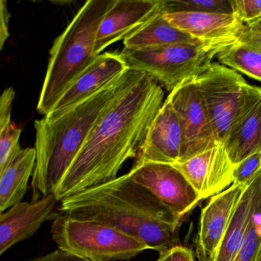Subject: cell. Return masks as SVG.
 Returning a JSON list of instances; mask_svg holds the SVG:
<instances>
[{"label": "cell", "mask_w": 261, "mask_h": 261, "mask_svg": "<svg viewBox=\"0 0 261 261\" xmlns=\"http://www.w3.org/2000/svg\"><path fill=\"white\" fill-rule=\"evenodd\" d=\"M22 129L12 122L0 129V172H3L19 155L22 149L19 144Z\"/></svg>", "instance_id": "cell-24"}, {"label": "cell", "mask_w": 261, "mask_h": 261, "mask_svg": "<svg viewBox=\"0 0 261 261\" xmlns=\"http://www.w3.org/2000/svg\"><path fill=\"white\" fill-rule=\"evenodd\" d=\"M156 261H195V258L191 249L177 245L160 253Z\"/></svg>", "instance_id": "cell-29"}, {"label": "cell", "mask_w": 261, "mask_h": 261, "mask_svg": "<svg viewBox=\"0 0 261 261\" xmlns=\"http://www.w3.org/2000/svg\"><path fill=\"white\" fill-rule=\"evenodd\" d=\"M247 186L232 184L210 198L201 210L196 241L200 261H215L238 202Z\"/></svg>", "instance_id": "cell-10"}, {"label": "cell", "mask_w": 261, "mask_h": 261, "mask_svg": "<svg viewBox=\"0 0 261 261\" xmlns=\"http://www.w3.org/2000/svg\"><path fill=\"white\" fill-rule=\"evenodd\" d=\"M261 172V152L253 154L234 166L233 184L247 186Z\"/></svg>", "instance_id": "cell-25"}, {"label": "cell", "mask_w": 261, "mask_h": 261, "mask_svg": "<svg viewBox=\"0 0 261 261\" xmlns=\"http://www.w3.org/2000/svg\"><path fill=\"white\" fill-rule=\"evenodd\" d=\"M184 32L172 27L163 17V13L123 41L125 48L133 50L160 48L177 44L195 42Z\"/></svg>", "instance_id": "cell-20"}, {"label": "cell", "mask_w": 261, "mask_h": 261, "mask_svg": "<svg viewBox=\"0 0 261 261\" xmlns=\"http://www.w3.org/2000/svg\"><path fill=\"white\" fill-rule=\"evenodd\" d=\"M127 70L114 83L55 120H36V163L32 180L33 201L53 193L85 144L97 119L132 76Z\"/></svg>", "instance_id": "cell-3"}, {"label": "cell", "mask_w": 261, "mask_h": 261, "mask_svg": "<svg viewBox=\"0 0 261 261\" xmlns=\"http://www.w3.org/2000/svg\"><path fill=\"white\" fill-rule=\"evenodd\" d=\"M59 212L76 219L114 227L163 253L180 245L182 217L124 174L61 201Z\"/></svg>", "instance_id": "cell-2"}, {"label": "cell", "mask_w": 261, "mask_h": 261, "mask_svg": "<svg viewBox=\"0 0 261 261\" xmlns=\"http://www.w3.org/2000/svg\"><path fill=\"white\" fill-rule=\"evenodd\" d=\"M162 4L163 0H116L99 27L96 56L110 45L124 41L161 14Z\"/></svg>", "instance_id": "cell-11"}, {"label": "cell", "mask_w": 261, "mask_h": 261, "mask_svg": "<svg viewBox=\"0 0 261 261\" xmlns=\"http://www.w3.org/2000/svg\"><path fill=\"white\" fill-rule=\"evenodd\" d=\"M128 69L120 54L105 53L65 91L51 111L45 116L55 120L77 103L87 100L120 79Z\"/></svg>", "instance_id": "cell-12"}, {"label": "cell", "mask_w": 261, "mask_h": 261, "mask_svg": "<svg viewBox=\"0 0 261 261\" xmlns=\"http://www.w3.org/2000/svg\"><path fill=\"white\" fill-rule=\"evenodd\" d=\"M232 13L243 24L261 18V0H230Z\"/></svg>", "instance_id": "cell-26"}, {"label": "cell", "mask_w": 261, "mask_h": 261, "mask_svg": "<svg viewBox=\"0 0 261 261\" xmlns=\"http://www.w3.org/2000/svg\"><path fill=\"white\" fill-rule=\"evenodd\" d=\"M58 202L54 194L50 193L37 201H21L0 214V254L31 238L45 221L55 219Z\"/></svg>", "instance_id": "cell-14"}, {"label": "cell", "mask_w": 261, "mask_h": 261, "mask_svg": "<svg viewBox=\"0 0 261 261\" xmlns=\"http://www.w3.org/2000/svg\"><path fill=\"white\" fill-rule=\"evenodd\" d=\"M261 195V172L247 186L235 209L215 261H234L241 250L253 207Z\"/></svg>", "instance_id": "cell-18"}, {"label": "cell", "mask_w": 261, "mask_h": 261, "mask_svg": "<svg viewBox=\"0 0 261 261\" xmlns=\"http://www.w3.org/2000/svg\"><path fill=\"white\" fill-rule=\"evenodd\" d=\"M196 82L217 142L222 144L235 120L260 97L261 88L249 85L238 71L218 63L211 64Z\"/></svg>", "instance_id": "cell-7"}, {"label": "cell", "mask_w": 261, "mask_h": 261, "mask_svg": "<svg viewBox=\"0 0 261 261\" xmlns=\"http://www.w3.org/2000/svg\"><path fill=\"white\" fill-rule=\"evenodd\" d=\"M30 261H92L82 256L73 254L69 252L58 248L51 253L39 256Z\"/></svg>", "instance_id": "cell-31"}, {"label": "cell", "mask_w": 261, "mask_h": 261, "mask_svg": "<svg viewBox=\"0 0 261 261\" xmlns=\"http://www.w3.org/2000/svg\"><path fill=\"white\" fill-rule=\"evenodd\" d=\"M116 0H88L55 40L37 111L46 116L65 91L91 65L99 27Z\"/></svg>", "instance_id": "cell-4"}, {"label": "cell", "mask_w": 261, "mask_h": 261, "mask_svg": "<svg viewBox=\"0 0 261 261\" xmlns=\"http://www.w3.org/2000/svg\"><path fill=\"white\" fill-rule=\"evenodd\" d=\"M129 173L134 181L149 190L174 213L184 218L201 201L186 177L172 165L134 164Z\"/></svg>", "instance_id": "cell-9"}, {"label": "cell", "mask_w": 261, "mask_h": 261, "mask_svg": "<svg viewBox=\"0 0 261 261\" xmlns=\"http://www.w3.org/2000/svg\"><path fill=\"white\" fill-rule=\"evenodd\" d=\"M233 166L261 152V96L241 113L222 143Z\"/></svg>", "instance_id": "cell-17"}, {"label": "cell", "mask_w": 261, "mask_h": 261, "mask_svg": "<svg viewBox=\"0 0 261 261\" xmlns=\"http://www.w3.org/2000/svg\"><path fill=\"white\" fill-rule=\"evenodd\" d=\"M179 12L233 14L230 0H163L162 13Z\"/></svg>", "instance_id": "cell-22"}, {"label": "cell", "mask_w": 261, "mask_h": 261, "mask_svg": "<svg viewBox=\"0 0 261 261\" xmlns=\"http://www.w3.org/2000/svg\"><path fill=\"white\" fill-rule=\"evenodd\" d=\"M238 41L261 50V18L245 24L241 30Z\"/></svg>", "instance_id": "cell-27"}, {"label": "cell", "mask_w": 261, "mask_h": 261, "mask_svg": "<svg viewBox=\"0 0 261 261\" xmlns=\"http://www.w3.org/2000/svg\"><path fill=\"white\" fill-rule=\"evenodd\" d=\"M261 247V195L256 201L241 250L234 261H256Z\"/></svg>", "instance_id": "cell-23"}, {"label": "cell", "mask_w": 261, "mask_h": 261, "mask_svg": "<svg viewBox=\"0 0 261 261\" xmlns=\"http://www.w3.org/2000/svg\"><path fill=\"white\" fill-rule=\"evenodd\" d=\"M10 13L7 7V1H0V49L4 48L6 42L10 36L9 25H10Z\"/></svg>", "instance_id": "cell-30"}, {"label": "cell", "mask_w": 261, "mask_h": 261, "mask_svg": "<svg viewBox=\"0 0 261 261\" xmlns=\"http://www.w3.org/2000/svg\"><path fill=\"white\" fill-rule=\"evenodd\" d=\"M172 166L186 177L201 200L212 198L233 184L234 166L222 144Z\"/></svg>", "instance_id": "cell-13"}, {"label": "cell", "mask_w": 261, "mask_h": 261, "mask_svg": "<svg viewBox=\"0 0 261 261\" xmlns=\"http://www.w3.org/2000/svg\"><path fill=\"white\" fill-rule=\"evenodd\" d=\"M237 40H197L140 50L124 48L119 54L128 69L148 74L172 92L183 82L204 72L213 59Z\"/></svg>", "instance_id": "cell-5"}, {"label": "cell", "mask_w": 261, "mask_h": 261, "mask_svg": "<svg viewBox=\"0 0 261 261\" xmlns=\"http://www.w3.org/2000/svg\"><path fill=\"white\" fill-rule=\"evenodd\" d=\"M179 120L181 131V157L178 163L215 147L217 142L196 77L183 82L167 97Z\"/></svg>", "instance_id": "cell-8"}, {"label": "cell", "mask_w": 261, "mask_h": 261, "mask_svg": "<svg viewBox=\"0 0 261 261\" xmlns=\"http://www.w3.org/2000/svg\"><path fill=\"white\" fill-rule=\"evenodd\" d=\"M58 248L92 261L129 260L149 247L114 227L58 214L51 228Z\"/></svg>", "instance_id": "cell-6"}, {"label": "cell", "mask_w": 261, "mask_h": 261, "mask_svg": "<svg viewBox=\"0 0 261 261\" xmlns=\"http://www.w3.org/2000/svg\"><path fill=\"white\" fill-rule=\"evenodd\" d=\"M256 261H261V247L259 249V253H258L257 257H256Z\"/></svg>", "instance_id": "cell-32"}, {"label": "cell", "mask_w": 261, "mask_h": 261, "mask_svg": "<svg viewBox=\"0 0 261 261\" xmlns=\"http://www.w3.org/2000/svg\"><path fill=\"white\" fill-rule=\"evenodd\" d=\"M163 16L172 27L201 41L238 39L244 25L233 14L179 12Z\"/></svg>", "instance_id": "cell-16"}, {"label": "cell", "mask_w": 261, "mask_h": 261, "mask_svg": "<svg viewBox=\"0 0 261 261\" xmlns=\"http://www.w3.org/2000/svg\"><path fill=\"white\" fill-rule=\"evenodd\" d=\"M164 96L156 81L133 71L126 86L97 119L53 192L56 199L62 201L117 178L125 162L137 158Z\"/></svg>", "instance_id": "cell-1"}, {"label": "cell", "mask_w": 261, "mask_h": 261, "mask_svg": "<svg viewBox=\"0 0 261 261\" xmlns=\"http://www.w3.org/2000/svg\"><path fill=\"white\" fill-rule=\"evenodd\" d=\"M16 96V91L13 87L6 88L0 97V129L13 122L11 119L13 103Z\"/></svg>", "instance_id": "cell-28"}, {"label": "cell", "mask_w": 261, "mask_h": 261, "mask_svg": "<svg viewBox=\"0 0 261 261\" xmlns=\"http://www.w3.org/2000/svg\"><path fill=\"white\" fill-rule=\"evenodd\" d=\"M217 59L221 65L261 82V50L237 40L222 50Z\"/></svg>", "instance_id": "cell-21"}, {"label": "cell", "mask_w": 261, "mask_h": 261, "mask_svg": "<svg viewBox=\"0 0 261 261\" xmlns=\"http://www.w3.org/2000/svg\"><path fill=\"white\" fill-rule=\"evenodd\" d=\"M181 131L176 113L166 98L154 119L134 164H175L181 157Z\"/></svg>", "instance_id": "cell-15"}, {"label": "cell", "mask_w": 261, "mask_h": 261, "mask_svg": "<svg viewBox=\"0 0 261 261\" xmlns=\"http://www.w3.org/2000/svg\"><path fill=\"white\" fill-rule=\"evenodd\" d=\"M36 163L35 148L22 149L10 164L0 172V212L22 201L33 176Z\"/></svg>", "instance_id": "cell-19"}]
</instances>
